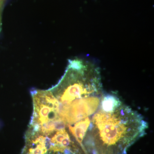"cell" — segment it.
Segmentation results:
<instances>
[{"mask_svg": "<svg viewBox=\"0 0 154 154\" xmlns=\"http://www.w3.org/2000/svg\"><path fill=\"white\" fill-rule=\"evenodd\" d=\"M5 0H0V7L2 8V6H3V4L5 3Z\"/></svg>", "mask_w": 154, "mask_h": 154, "instance_id": "cell-4", "label": "cell"}, {"mask_svg": "<svg viewBox=\"0 0 154 154\" xmlns=\"http://www.w3.org/2000/svg\"><path fill=\"white\" fill-rule=\"evenodd\" d=\"M21 154H48L44 134L28 127L25 134V144Z\"/></svg>", "mask_w": 154, "mask_h": 154, "instance_id": "cell-2", "label": "cell"}, {"mask_svg": "<svg viewBox=\"0 0 154 154\" xmlns=\"http://www.w3.org/2000/svg\"><path fill=\"white\" fill-rule=\"evenodd\" d=\"M1 7H0V33L2 31V16H1Z\"/></svg>", "mask_w": 154, "mask_h": 154, "instance_id": "cell-3", "label": "cell"}, {"mask_svg": "<svg viewBox=\"0 0 154 154\" xmlns=\"http://www.w3.org/2000/svg\"><path fill=\"white\" fill-rule=\"evenodd\" d=\"M148 124L140 114L112 94H105L83 143L86 154H125L143 136Z\"/></svg>", "mask_w": 154, "mask_h": 154, "instance_id": "cell-1", "label": "cell"}]
</instances>
